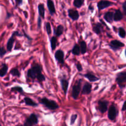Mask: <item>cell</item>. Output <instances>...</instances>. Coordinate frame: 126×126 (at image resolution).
Segmentation results:
<instances>
[{
  "instance_id": "cell-25",
  "label": "cell",
  "mask_w": 126,
  "mask_h": 126,
  "mask_svg": "<svg viewBox=\"0 0 126 126\" xmlns=\"http://www.w3.org/2000/svg\"><path fill=\"white\" fill-rule=\"evenodd\" d=\"M63 32V27L62 25H60L57 27V29L55 31V34L57 36H60L62 34Z\"/></svg>"
},
{
  "instance_id": "cell-28",
  "label": "cell",
  "mask_w": 126,
  "mask_h": 126,
  "mask_svg": "<svg viewBox=\"0 0 126 126\" xmlns=\"http://www.w3.org/2000/svg\"><path fill=\"white\" fill-rule=\"evenodd\" d=\"M118 32H119V36L122 38H124L126 36V30L122 27H120L118 29Z\"/></svg>"
},
{
  "instance_id": "cell-27",
  "label": "cell",
  "mask_w": 126,
  "mask_h": 126,
  "mask_svg": "<svg viewBox=\"0 0 126 126\" xmlns=\"http://www.w3.org/2000/svg\"><path fill=\"white\" fill-rule=\"evenodd\" d=\"M10 73L15 77H20V73L18 71V70L16 68H12V70L10 71Z\"/></svg>"
},
{
  "instance_id": "cell-13",
  "label": "cell",
  "mask_w": 126,
  "mask_h": 126,
  "mask_svg": "<svg viewBox=\"0 0 126 126\" xmlns=\"http://www.w3.org/2000/svg\"><path fill=\"white\" fill-rule=\"evenodd\" d=\"M47 6L48 9H49V11L51 16H53L54 14H55V7L54 6V2L52 1L48 0L47 1Z\"/></svg>"
},
{
  "instance_id": "cell-30",
  "label": "cell",
  "mask_w": 126,
  "mask_h": 126,
  "mask_svg": "<svg viewBox=\"0 0 126 126\" xmlns=\"http://www.w3.org/2000/svg\"><path fill=\"white\" fill-rule=\"evenodd\" d=\"M12 91H16V92H20V93H22L23 92V90L22 87H19V86H16V87H13L11 89Z\"/></svg>"
},
{
  "instance_id": "cell-41",
  "label": "cell",
  "mask_w": 126,
  "mask_h": 126,
  "mask_svg": "<svg viewBox=\"0 0 126 126\" xmlns=\"http://www.w3.org/2000/svg\"><path fill=\"white\" fill-rule=\"evenodd\" d=\"M126 100L124 102V104H123V108H122V111H126Z\"/></svg>"
},
{
  "instance_id": "cell-38",
  "label": "cell",
  "mask_w": 126,
  "mask_h": 126,
  "mask_svg": "<svg viewBox=\"0 0 126 126\" xmlns=\"http://www.w3.org/2000/svg\"><path fill=\"white\" fill-rule=\"evenodd\" d=\"M123 8L124 14L126 15V1H125V2L123 4Z\"/></svg>"
},
{
  "instance_id": "cell-40",
  "label": "cell",
  "mask_w": 126,
  "mask_h": 126,
  "mask_svg": "<svg viewBox=\"0 0 126 126\" xmlns=\"http://www.w3.org/2000/svg\"><path fill=\"white\" fill-rule=\"evenodd\" d=\"M16 6H20L21 4L22 3V1H18V0H16Z\"/></svg>"
},
{
  "instance_id": "cell-26",
  "label": "cell",
  "mask_w": 126,
  "mask_h": 126,
  "mask_svg": "<svg viewBox=\"0 0 126 126\" xmlns=\"http://www.w3.org/2000/svg\"><path fill=\"white\" fill-rule=\"evenodd\" d=\"M50 46H51L52 50H55L57 46V38L55 36L52 37L50 39Z\"/></svg>"
},
{
  "instance_id": "cell-15",
  "label": "cell",
  "mask_w": 126,
  "mask_h": 126,
  "mask_svg": "<svg viewBox=\"0 0 126 126\" xmlns=\"http://www.w3.org/2000/svg\"><path fill=\"white\" fill-rule=\"evenodd\" d=\"M84 76L87 79H88L90 82H95V81H98V79H99L98 77L95 76L91 73H87L85 74Z\"/></svg>"
},
{
  "instance_id": "cell-9",
  "label": "cell",
  "mask_w": 126,
  "mask_h": 126,
  "mask_svg": "<svg viewBox=\"0 0 126 126\" xmlns=\"http://www.w3.org/2000/svg\"><path fill=\"white\" fill-rule=\"evenodd\" d=\"M112 4H113V2H110V1H100L97 3V7H98V9L100 11V10L104 9L110 7Z\"/></svg>"
},
{
  "instance_id": "cell-31",
  "label": "cell",
  "mask_w": 126,
  "mask_h": 126,
  "mask_svg": "<svg viewBox=\"0 0 126 126\" xmlns=\"http://www.w3.org/2000/svg\"><path fill=\"white\" fill-rule=\"evenodd\" d=\"M46 32L47 33V34H50L52 32V29H51V26H50V23L49 22H47L46 23Z\"/></svg>"
},
{
  "instance_id": "cell-11",
  "label": "cell",
  "mask_w": 126,
  "mask_h": 126,
  "mask_svg": "<svg viewBox=\"0 0 126 126\" xmlns=\"http://www.w3.org/2000/svg\"><path fill=\"white\" fill-rule=\"evenodd\" d=\"M92 30L97 34H100L103 31V26L100 23H95L92 26Z\"/></svg>"
},
{
  "instance_id": "cell-39",
  "label": "cell",
  "mask_w": 126,
  "mask_h": 126,
  "mask_svg": "<svg viewBox=\"0 0 126 126\" xmlns=\"http://www.w3.org/2000/svg\"><path fill=\"white\" fill-rule=\"evenodd\" d=\"M24 126H33V124H31V123L27 119L24 123Z\"/></svg>"
},
{
  "instance_id": "cell-1",
  "label": "cell",
  "mask_w": 126,
  "mask_h": 126,
  "mask_svg": "<svg viewBox=\"0 0 126 126\" xmlns=\"http://www.w3.org/2000/svg\"><path fill=\"white\" fill-rule=\"evenodd\" d=\"M42 71V67L40 65L36 64L31 69L28 70L27 72V75L29 78H31L32 79L36 78L37 76L41 74Z\"/></svg>"
},
{
  "instance_id": "cell-34",
  "label": "cell",
  "mask_w": 126,
  "mask_h": 126,
  "mask_svg": "<svg viewBox=\"0 0 126 126\" xmlns=\"http://www.w3.org/2000/svg\"><path fill=\"white\" fill-rule=\"evenodd\" d=\"M6 50H5L4 48L2 47L0 48V57H1V58L3 57V56L6 54Z\"/></svg>"
},
{
  "instance_id": "cell-35",
  "label": "cell",
  "mask_w": 126,
  "mask_h": 126,
  "mask_svg": "<svg viewBox=\"0 0 126 126\" xmlns=\"http://www.w3.org/2000/svg\"><path fill=\"white\" fill-rule=\"evenodd\" d=\"M76 68H77L78 71H81L82 70V65H81V64L80 63H78L76 64Z\"/></svg>"
},
{
  "instance_id": "cell-32",
  "label": "cell",
  "mask_w": 126,
  "mask_h": 126,
  "mask_svg": "<svg viewBox=\"0 0 126 126\" xmlns=\"http://www.w3.org/2000/svg\"><path fill=\"white\" fill-rule=\"evenodd\" d=\"M77 114H73V115L71 116V119H70V124H71V125H73V124L75 123L76 119H77Z\"/></svg>"
},
{
  "instance_id": "cell-18",
  "label": "cell",
  "mask_w": 126,
  "mask_h": 126,
  "mask_svg": "<svg viewBox=\"0 0 126 126\" xmlns=\"http://www.w3.org/2000/svg\"><path fill=\"white\" fill-rule=\"evenodd\" d=\"M123 15L122 12L119 9H117L115 11V12L114 14V20L116 22L120 21L121 20L123 19Z\"/></svg>"
},
{
  "instance_id": "cell-42",
  "label": "cell",
  "mask_w": 126,
  "mask_h": 126,
  "mask_svg": "<svg viewBox=\"0 0 126 126\" xmlns=\"http://www.w3.org/2000/svg\"><path fill=\"white\" fill-rule=\"evenodd\" d=\"M89 9H90V10H91V11H93V10H94V7H92V5H90V6H89Z\"/></svg>"
},
{
  "instance_id": "cell-37",
  "label": "cell",
  "mask_w": 126,
  "mask_h": 126,
  "mask_svg": "<svg viewBox=\"0 0 126 126\" xmlns=\"http://www.w3.org/2000/svg\"><path fill=\"white\" fill-rule=\"evenodd\" d=\"M38 28H41V18L40 16H39V17H38Z\"/></svg>"
},
{
  "instance_id": "cell-17",
  "label": "cell",
  "mask_w": 126,
  "mask_h": 126,
  "mask_svg": "<svg viewBox=\"0 0 126 126\" xmlns=\"http://www.w3.org/2000/svg\"><path fill=\"white\" fill-rule=\"evenodd\" d=\"M104 18L107 22L111 23V22H113V20H114V14L113 12H107V13L105 14L104 16Z\"/></svg>"
},
{
  "instance_id": "cell-20",
  "label": "cell",
  "mask_w": 126,
  "mask_h": 126,
  "mask_svg": "<svg viewBox=\"0 0 126 126\" xmlns=\"http://www.w3.org/2000/svg\"><path fill=\"white\" fill-rule=\"evenodd\" d=\"M38 8L39 16L43 18H44V17H45V9H44V4H39Z\"/></svg>"
},
{
  "instance_id": "cell-2",
  "label": "cell",
  "mask_w": 126,
  "mask_h": 126,
  "mask_svg": "<svg viewBox=\"0 0 126 126\" xmlns=\"http://www.w3.org/2000/svg\"><path fill=\"white\" fill-rule=\"evenodd\" d=\"M39 101L41 104L44 105L46 108L52 110H54L59 108V105L57 104L55 101L47 99L46 97H44V98L39 99Z\"/></svg>"
},
{
  "instance_id": "cell-24",
  "label": "cell",
  "mask_w": 126,
  "mask_h": 126,
  "mask_svg": "<svg viewBox=\"0 0 126 126\" xmlns=\"http://www.w3.org/2000/svg\"><path fill=\"white\" fill-rule=\"evenodd\" d=\"M73 54L74 55H79L81 53V49H80V46L78 44H75V46L73 47L72 50H71Z\"/></svg>"
},
{
  "instance_id": "cell-4",
  "label": "cell",
  "mask_w": 126,
  "mask_h": 126,
  "mask_svg": "<svg viewBox=\"0 0 126 126\" xmlns=\"http://www.w3.org/2000/svg\"><path fill=\"white\" fill-rule=\"evenodd\" d=\"M81 80H79V81H78L73 87L72 97L74 99L76 100L78 98L79 94L80 91H81Z\"/></svg>"
},
{
  "instance_id": "cell-44",
  "label": "cell",
  "mask_w": 126,
  "mask_h": 126,
  "mask_svg": "<svg viewBox=\"0 0 126 126\" xmlns=\"http://www.w3.org/2000/svg\"><path fill=\"white\" fill-rule=\"evenodd\" d=\"M22 126V125H18V126Z\"/></svg>"
},
{
  "instance_id": "cell-8",
  "label": "cell",
  "mask_w": 126,
  "mask_h": 126,
  "mask_svg": "<svg viewBox=\"0 0 126 126\" xmlns=\"http://www.w3.org/2000/svg\"><path fill=\"white\" fill-rule=\"evenodd\" d=\"M55 58L59 63H64V52L62 50H57L55 53Z\"/></svg>"
},
{
  "instance_id": "cell-7",
  "label": "cell",
  "mask_w": 126,
  "mask_h": 126,
  "mask_svg": "<svg viewBox=\"0 0 126 126\" xmlns=\"http://www.w3.org/2000/svg\"><path fill=\"white\" fill-rule=\"evenodd\" d=\"M98 110L102 113H104L108 110V102L107 100H99L98 102Z\"/></svg>"
},
{
  "instance_id": "cell-19",
  "label": "cell",
  "mask_w": 126,
  "mask_h": 126,
  "mask_svg": "<svg viewBox=\"0 0 126 126\" xmlns=\"http://www.w3.org/2000/svg\"><path fill=\"white\" fill-rule=\"evenodd\" d=\"M24 102L27 105L30 106V107H37L38 106V103H36L32 98H29V97H25Z\"/></svg>"
},
{
  "instance_id": "cell-36",
  "label": "cell",
  "mask_w": 126,
  "mask_h": 126,
  "mask_svg": "<svg viewBox=\"0 0 126 126\" xmlns=\"http://www.w3.org/2000/svg\"><path fill=\"white\" fill-rule=\"evenodd\" d=\"M12 36H22V34H21L19 32L16 31V32H14L12 33Z\"/></svg>"
},
{
  "instance_id": "cell-16",
  "label": "cell",
  "mask_w": 126,
  "mask_h": 126,
  "mask_svg": "<svg viewBox=\"0 0 126 126\" xmlns=\"http://www.w3.org/2000/svg\"><path fill=\"white\" fill-rule=\"evenodd\" d=\"M27 120L30 122L32 124H37L38 123V119L37 116L34 113H32L30 115L29 118H27Z\"/></svg>"
},
{
  "instance_id": "cell-43",
  "label": "cell",
  "mask_w": 126,
  "mask_h": 126,
  "mask_svg": "<svg viewBox=\"0 0 126 126\" xmlns=\"http://www.w3.org/2000/svg\"><path fill=\"white\" fill-rule=\"evenodd\" d=\"M125 55H126V50H125Z\"/></svg>"
},
{
  "instance_id": "cell-14",
  "label": "cell",
  "mask_w": 126,
  "mask_h": 126,
  "mask_svg": "<svg viewBox=\"0 0 126 126\" xmlns=\"http://www.w3.org/2000/svg\"><path fill=\"white\" fill-rule=\"evenodd\" d=\"M60 83H61V86L64 92V94L66 95V92H67L68 87V81L66 79L62 78L60 79Z\"/></svg>"
},
{
  "instance_id": "cell-12",
  "label": "cell",
  "mask_w": 126,
  "mask_h": 126,
  "mask_svg": "<svg viewBox=\"0 0 126 126\" xmlns=\"http://www.w3.org/2000/svg\"><path fill=\"white\" fill-rule=\"evenodd\" d=\"M91 90H92V85L89 82H86L82 89V94L85 95L89 94L91 92Z\"/></svg>"
},
{
  "instance_id": "cell-29",
  "label": "cell",
  "mask_w": 126,
  "mask_h": 126,
  "mask_svg": "<svg viewBox=\"0 0 126 126\" xmlns=\"http://www.w3.org/2000/svg\"><path fill=\"white\" fill-rule=\"evenodd\" d=\"M84 3L83 0H75L73 2V4L75 7L78 8H80L82 6V4Z\"/></svg>"
},
{
  "instance_id": "cell-33",
  "label": "cell",
  "mask_w": 126,
  "mask_h": 126,
  "mask_svg": "<svg viewBox=\"0 0 126 126\" xmlns=\"http://www.w3.org/2000/svg\"><path fill=\"white\" fill-rule=\"evenodd\" d=\"M37 79L38 80V81L39 82H43V81H45V76L43 75V74H39L38 76H37Z\"/></svg>"
},
{
  "instance_id": "cell-5",
  "label": "cell",
  "mask_w": 126,
  "mask_h": 126,
  "mask_svg": "<svg viewBox=\"0 0 126 126\" xmlns=\"http://www.w3.org/2000/svg\"><path fill=\"white\" fill-rule=\"evenodd\" d=\"M118 114V111L116 109L115 106L114 105H112L110 107L109 110H108V117L110 120L114 121L115 120Z\"/></svg>"
},
{
  "instance_id": "cell-3",
  "label": "cell",
  "mask_w": 126,
  "mask_h": 126,
  "mask_svg": "<svg viewBox=\"0 0 126 126\" xmlns=\"http://www.w3.org/2000/svg\"><path fill=\"white\" fill-rule=\"evenodd\" d=\"M116 81L121 88L124 87L125 86L124 83L126 82V72L119 73L116 76Z\"/></svg>"
},
{
  "instance_id": "cell-21",
  "label": "cell",
  "mask_w": 126,
  "mask_h": 126,
  "mask_svg": "<svg viewBox=\"0 0 126 126\" xmlns=\"http://www.w3.org/2000/svg\"><path fill=\"white\" fill-rule=\"evenodd\" d=\"M15 39L14 36H12L11 38L9 39L7 43V51H11L12 50V47H13Z\"/></svg>"
},
{
  "instance_id": "cell-10",
  "label": "cell",
  "mask_w": 126,
  "mask_h": 126,
  "mask_svg": "<svg viewBox=\"0 0 126 126\" xmlns=\"http://www.w3.org/2000/svg\"><path fill=\"white\" fill-rule=\"evenodd\" d=\"M68 13L69 17H70L73 20H77L79 18V17L78 12L75 9H70L68 11Z\"/></svg>"
},
{
  "instance_id": "cell-23",
  "label": "cell",
  "mask_w": 126,
  "mask_h": 126,
  "mask_svg": "<svg viewBox=\"0 0 126 126\" xmlns=\"http://www.w3.org/2000/svg\"><path fill=\"white\" fill-rule=\"evenodd\" d=\"M7 70H8V66H7V65L5 63H2L1 67V70H0V76L1 77L4 76L7 74Z\"/></svg>"
},
{
  "instance_id": "cell-6",
  "label": "cell",
  "mask_w": 126,
  "mask_h": 126,
  "mask_svg": "<svg viewBox=\"0 0 126 126\" xmlns=\"http://www.w3.org/2000/svg\"><path fill=\"white\" fill-rule=\"evenodd\" d=\"M109 46L113 49V50H117L119 49V48L122 47L124 46V44L122 42L119 41L118 40H113L110 42L109 44Z\"/></svg>"
},
{
  "instance_id": "cell-22",
  "label": "cell",
  "mask_w": 126,
  "mask_h": 126,
  "mask_svg": "<svg viewBox=\"0 0 126 126\" xmlns=\"http://www.w3.org/2000/svg\"><path fill=\"white\" fill-rule=\"evenodd\" d=\"M79 45L80 46V49H81V53L82 54H86V51H87V45L84 41H80L79 42Z\"/></svg>"
}]
</instances>
